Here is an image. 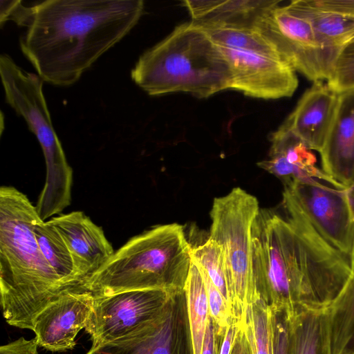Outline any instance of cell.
I'll list each match as a JSON object with an SVG mask.
<instances>
[{"label":"cell","mask_w":354,"mask_h":354,"mask_svg":"<svg viewBox=\"0 0 354 354\" xmlns=\"http://www.w3.org/2000/svg\"><path fill=\"white\" fill-rule=\"evenodd\" d=\"M273 354H290L288 322L283 313L274 312Z\"/></svg>","instance_id":"f1b7e54d"},{"label":"cell","mask_w":354,"mask_h":354,"mask_svg":"<svg viewBox=\"0 0 354 354\" xmlns=\"http://www.w3.org/2000/svg\"><path fill=\"white\" fill-rule=\"evenodd\" d=\"M86 354H194L185 292L174 295L141 330L114 342L92 346Z\"/></svg>","instance_id":"9c48e42d"},{"label":"cell","mask_w":354,"mask_h":354,"mask_svg":"<svg viewBox=\"0 0 354 354\" xmlns=\"http://www.w3.org/2000/svg\"><path fill=\"white\" fill-rule=\"evenodd\" d=\"M257 199L240 187L215 198L209 238L221 248L233 318L240 322L261 297L252 266V227L259 212Z\"/></svg>","instance_id":"8992f818"},{"label":"cell","mask_w":354,"mask_h":354,"mask_svg":"<svg viewBox=\"0 0 354 354\" xmlns=\"http://www.w3.org/2000/svg\"><path fill=\"white\" fill-rule=\"evenodd\" d=\"M48 221L66 243L75 269L86 286L87 280L114 254L111 244L102 227L82 212L60 214Z\"/></svg>","instance_id":"5bb4252c"},{"label":"cell","mask_w":354,"mask_h":354,"mask_svg":"<svg viewBox=\"0 0 354 354\" xmlns=\"http://www.w3.org/2000/svg\"><path fill=\"white\" fill-rule=\"evenodd\" d=\"M326 84L336 93L354 88V38L338 54Z\"/></svg>","instance_id":"484cf974"},{"label":"cell","mask_w":354,"mask_h":354,"mask_svg":"<svg viewBox=\"0 0 354 354\" xmlns=\"http://www.w3.org/2000/svg\"><path fill=\"white\" fill-rule=\"evenodd\" d=\"M231 354H250L247 339L240 323L234 340Z\"/></svg>","instance_id":"836d02e7"},{"label":"cell","mask_w":354,"mask_h":354,"mask_svg":"<svg viewBox=\"0 0 354 354\" xmlns=\"http://www.w3.org/2000/svg\"><path fill=\"white\" fill-rule=\"evenodd\" d=\"M328 304L303 303L286 316L290 354H332Z\"/></svg>","instance_id":"ac0fdd59"},{"label":"cell","mask_w":354,"mask_h":354,"mask_svg":"<svg viewBox=\"0 0 354 354\" xmlns=\"http://www.w3.org/2000/svg\"><path fill=\"white\" fill-rule=\"evenodd\" d=\"M239 327V322L234 319L227 327L222 337H219L217 354H231L232 345Z\"/></svg>","instance_id":"4dcf8cb0"},{"label":"cell","mask_w":354,"mask_h":354,"mask_svg":"<svg viewBox=\"0 0 354 354\" xmlns=\"http://www.w3.org/2000/svg\"><path fill=\"white\" fill-rule=\"evenodd\" d=\"M289 4L310 22L330 74L338 54L354 38V17L326 10L315 0H295Z\"/></svg>","instance_id":"d6986e66"},{"label":"cell","mask_w":354,"mask_h":354,"mask_svg":"<svg viewBox=\"0 0 354 354\" xmlns=\"http://www.w3.org/2000/svg\"><path fill=\"white\" fill-rule=\"evenodd\" d=\"M218 46L230 67L231 90L263 100L290 97L296 91L297 72L281 57Z\"/></svg>","instance_id":"8fae6325"},{"label":"cell","mask_w":354,"mask_h":354,"mask_svg":"<svg viewBox=\"0 0 354 354\" xmlns=\"http://www.w3.org/2000/svg\"><path fill=\"white\" fill-rule=\"evenodd\" d=\"M239 323L250 354H273L274 312L261 297L248 308Z\"/></svg>","instance_id":"7402d4cb"},{"label":"cell","mask_w":354,"mask_h":354,"mask_svg":"<svg viewBox=\"0 0 354 354\" xmlns=\"http://www.w3.org/2000/svg\"><path fill=\"white\" fill-rule=\"evenodd\" d=\"M319 153L322 170L338 189L354 184V88L337 93L334 117Z\"/></svg>","instance_id":"4fadbf2b"},{"label":"cell","mask_w":354,"mask_h":354,"mask_svg":"<svg viewBox=\"0 0 354 354\" xmlns=\"http://www.w3.org/2000/svg\"><path fill=\"white\" fill-rule=\"evenodd\" d=\"M284 216L260 209L252 227V266L260 297L290 315L303 303L333 299L353 274L351 258L318 232L301 205L286 201Z\"/></svg>","instance_id":"6da1fadb"},{"label":"cell","mask_w":354,"mask_h":354,"mask_svg":"<svg viewBox=\"0 0 354 354\" xmlns=\"http://www.w3.org/2000/svg\"><path fill=\"white\" fill-rule=\"evenodd\" d=\"M144 8L142 0L41 1L20 48L44 82L68 86L133 29Z\"/></svg>","instance_id":"7a4b0ae2"},{"label":"cell","mask_w":354,"mask_h":354,"mask_svg":"<svg viewBox=\"0 0 354 354\" xmlns=\"http://www.w3.org/2000/svg\"><path fill=\"white\" fill-rule=\"evenodd\" d=\"M197 266L205 283L209 315L215 324L216 335L222 337L225 329L234 319L232 308L221 292L212 283L205 270L198 264Z\"/></svg>","instance_id":"4316f807"},{"label":"cell","mask_w":354,"mask_h":354,"mask_svg":"<svg viewBox=\"0 0 354 354\" xmlns=\"http://www.w3.org/2000/svg\"><path fill=\"white\" fill-rule=\"evenodd\" d=\"M192 261L183 226L157 225L129 240L85 286L95 298L132 290L182 292Z\"/></svg>","instance_id":"5b68a950"},{"label":"cell","mask_w":354,"mask_h":354,"mask_svg":"<svg viewBox=\"0 0 354 354\" xmlns=\"http://www.w3.org/2000/svg\"><path fill=\"white\" fill-rule=\"evenodd\" d=\"M278 0H185L191 21L202 28L256 29Z\"/></svg>","instance_id":"e0dca14e"},{"label":"cell","mask_w":354,"mask_h":354,"mask_svg":"<svg viewBox=\"0 0 354 354\" xmlns=\"http://www.w3.org/2000/svg\"><path fill=\"white\" fill-rule=\"evenodd\" d=\"M32 6L22 4L21 1H1L0 22L12 20L20 26H27Z\"/></svg>","instance_id":"83f0119b"},{"label":"cell","mask_w":354,"mask_h":354,"mask_svg":"<svg viewBox=\"0 0 354 354\" xmlns=\"http://www.w3.org/2000/svg\"><path fill=\"white\" fill-rule=\"evenodd\" d=\"M184 292L193 353L201 354L210 315L205 283L193 259Z\"/></svg>","instance_id":"44dd1931"},{"label":"cell","mask_w":354,"mask_h":354,"mask_svg":"<svg viewBox=\"0 0 354 354\" xmlns=\"http://www.w3.org/2000/svg\"><path fill=\"white\" fill-rule=\"evenodd\" d=\"M34 232L40 250L62 281L74 291H88L85 282L75 269L66 243L50 222L39 218L35 223Z\"/></svg>","instance_id":"ffe728a7"},{"label":"cell","mask_w":354,"mask_h":354,"mask_svg":"<svg viewBox=\"0 0 354 354\" xmlns=\"http://www.w3.org/2000/svg\"><path fill=\"white\" fill-rule=\"evenodd\" d=\"M351 261L352 268L354 272V243H353V250H352V253H351Z\"/></svg>","instance_id":"e575fe53"},{"label":"cell","mask_w":354,"mask_h":354,"mask_svg":"<svg viewBox=\"0 0 354 354\" xmlns=\"http://www.w3.org/2000/svg\"><path fill=\"white\" fill-rule=\"evenodd\" d=\"M270 158L257 165L286 181L299 183L324 181L337 188L317 165L314 153L283 123L270 137ZM338 189V188H337Z\"/></svg>","instance_id":"9a60e30c"},{"label":"cell","mask_w":354,"mask_h":354,"mask_svg":"<svg viewBox=\"0 0 354 354\" xmlns=\"http://www.w3.org/2000/svg\"><path fill=\"white\" fill-rule=\"evenodd\" d=\"M95 300L89 291L73 292L48 304L33 322L39 346L52 352L73 349L76 335L86 327Z\"/></svg>","instance_id":"7c38bea8"},{"label":"cell","mask_w":354,"mask_h":354,"mask_svg":"<svg viewBox=\"0 0 354 354\" xmlns=\"http://www.w3.org/2000/svg\"><path fill=\"white\" fill-rule=\"evenodd\" d=\"M131 77L151 96L183 92L207 98L231 90L232 86L227 58L207 33L191 21L177 26L142 54Z\"/></svg>","instance_id":"277c9868"},{"label":"cell","mask_w":354,"mask_h":354,"mask_svg":"<svg viewBox=\"0 0 354 354\" xmlns=\"http://www.w3.org/2000/svg\"><path fill=\"white\" fill-rule=\"evenodd\" d=\"M39 216L28 197L13 187L0 189V292L6 322L32 330L36 316L73 292L59 277L38 245Z\"/></svg>","instance_id":"3957f363"},{"label":"cell","mask_w":354,"mask_h":354,"mask_svg":"<svg viewBox=\"0 0 354 354\" xmlns=\"http://www.w3.org/2000/svg\"><path fill=\"white\" fill-rule=\"evenodd\" d=\"M283 183L321 235L351 258L354 243V207L347 189H337L319 180Z\"/></svg>","instance_id":"30bf717a"},{"label":"cell","mask_w":354,"mask_h":354,"mask_svg":"<svg viewBox=\"0 0 354 354\" xmlns=\"http://www.w3.org/2000/svg\"><path fill=\"white\" fill-rule=\"evenodd\" d=\"M202 29L218 46L263 55L281 57L276 48L257 29L223 28Z\"/></svg>","instance_id":"603a6c76"},{"label":"cell","mask_w":354,"mask_h":354,"mask_svg":"<svg viewBox=\"0 0 354 354\" xmlns=\"http://www.w3.org/2000/svg\"><path fill=\"white\" fill-rule=\"evenodd\" d=\"M344 354H354V348H351V349L348 350V351H346Z\"/></svg>","instance_id":"d590c367"},{"label":"cell","mask_w":354,"mask_h":354,"mask_svg":"<svg viewBox=\"0 0 354 354\" xmlns=\"http://www.w3.org/2000/svg\"><path fill=\"white\" fill-rule=\"evenodd\" d=\"M324 9L354 17V0H320Z\"/></svg>","instance_id":"1f68e13d"},{"label":"cell","mask_w":354,"mask_h":354,"mask_svg":"<svg viewBox=\"0 0 354 354\" xmlns=\"http://www.w3.org/2000/svg\"><path fill=\"white\" fill-rule=\"evenodd\" d=\"M36 337L26 339L21 337L0 347V354H39Z\"/></svg>","instance_id":"f546056e"},{"label":"cell","mask_w":354,"mask_h":354,"mask_svg":"<svg viewBox=\"0 0 354 354\" xmlns=\"http://www.w3.org/2000/svg\"><path fill=\"white\" fill-rule=\"evenodd\" d=\"M330 323L337 333L354 335V272L345 287L329 305Z\"/></svg>","instance_id":"d4e9b609"},{"label":"cell","mask_w":354,"mask_h":354,"mask_svg":"<svg viewBox=\"0 0 354 354\" xmlns=\"http://www.w3.org/2000/svg\"><path fill=\"white\" fill-rule=\"evenodd\" d=\"M337 102V93L319 81L305 91L283 124L309 149L320 151L330 129Z\"/></svg>","instance_id":"2e32d148"},{"label":"cell","mask_w":354,"mask_h":354,"mask_svg":"<svg viewBox=\"0 0 354 354\" xmlns=\"http://www.w3.org/2000/svg\"><path fill=\"white\" fill-rule=\"evenodd\" d=\"M191 253L192 258L205 270L232 308L221 247L214 241L208 238L202 244L191 246Z\"/></svg>","instance_id":"cb8c5ba5"},{"label":"cell","mask_w":354,"mask_h":354,"mask_svg":"<svg viewBox=\"0 0 354 354\" xmlns=\"http://www.w3.org/2000/svg\"><path fill=\"white\" fill-rule=\"evenodd\" d=\"M175 294L160 289H145L95 297L85 327L93 346L114 342L141 330Z\"/></svg>","instance_id":"ba28073f"},{"label":"cell","mask_w":354,"mask_h":354,"mask_svg":"<svg viewBox=\"0 0 354 354\" xmlns=\"http://www.w3.org/2000/svg\"><path fill=\"white\" fill-rule=\"evenodd\" d=\"M256 29L296 72L313 82L327 81L330 69L313 28L289 3L270 9Z\"/></svg>","instance_id":"52a82bcc"},{"label":"cell","mask_w":354,"mask_h":354,"mask_svg":"<svg viewBox=\"0 0 354 354\" xmlns=\"http://www.w3.org/2000/svg\"><path fill=\"white\" fill-rule=\"evenodd\" d=\"M218 341L215 324L209 317L201 354H217Z\"/></svg>","instance_id":"d6a6232c"}]
</instances>
